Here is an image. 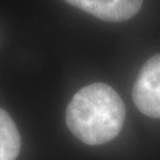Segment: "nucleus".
I'll return each instance as SVG.
<instances>
[{
  "instance_id": "f257e3e1",
  "label": "nucleus",
  "mask_w": 160,
  "mask_h": 160,
  "mask_svg": "<svg viewBox=\"0 0 160 160\" xmlns=\"http://www.w3.org/2000/svg\"><path fill=\"white\" fill-rule=\"evenodd\" d=\"M124 119L122 98L104 83H92L78 91L66 111L69 131L88 146L111 142L122 131Z\"/></svg>"
},
{
  "instance_id": "20e7f679",
  "label": "nucleus",
  "mask_w": 160,
  "mask_h": 160,
  "mask_svg": "<svg viewBox=\"0 0 160 160\" xmlns=\"http://www.w3.org/2000/svg\"><path fill=\"white\" fill-rule=\"evenodd\" d=\"M20 152V135L12 118L0 108V160H16Z\"/></svg>"
},
{
  "instance_id": "f03ea898",
  "label": "nucleus",
  "mask_w": 160,
  "mask_h": 160,
  "mask_svg": "<svg viewBox=\"0 0 160 160\" xmlns=\"http://www.w3.org/2000/svg\"><path fill=\"white\" fill-rule=\"evenodd\" d=\"M133 102L142 113L160 119V53L148 59L133 84Z\"/></svg>"
},
{
  "instance_id": "7ed1b4c3",
  "label": "nucleus",
  "mask_w": 160,
  "mask_h": 160,
  "mask_svg": "<svg viewBox=\"0 0 160 160\" xmlns=\"http://www.w3.org/2000/svg\"><path fill=\"white\" fill-rule=\"evenodd\" d=\"M68 4L104 22L120 23L133 18L143 0H64Z\"/></svg>"
}]
</instances>
